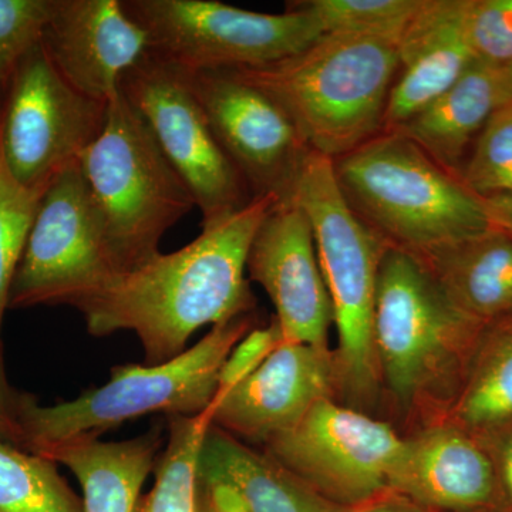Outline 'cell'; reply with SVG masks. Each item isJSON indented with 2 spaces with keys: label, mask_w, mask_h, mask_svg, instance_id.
Listing matches in <instances>:
<instances>
[{
  "label": "cell",
  "mask_w": 512,
  "mask_h": 512,
  "mask_svg": "<svg viewBox=\"0 0 512 512\" xmlns=\"http://www.w3.org/2000/svg\"><path fill=\"white\" fill-rule=\"evenodd\" d=\"M86 434L42 447L35 454L69 468L83 490V512H134L141 488L163 447L160 424L123 441Z\"/></svg>",
  "instance_id": "cell-20"
},
{
  "label": "cell",
  "mask_w": 512,
  "mask_h": 512,
  "mask_svg": "<svg viewBox=\"0 0 512 512\" xmlns=\"http://www.w3.org/2000/svg\"><path fill=\"white\" fill-rule=\"evenodd\" d=\"M254 328V313L212 326L200 342L174 359L160 365L116 366L109 382L70 402L42 406L33 394L22 393L23 450L36 453L86 434L100 437L150 413L168 417L204 413L214 403L221 367L229 353Z\"/></svg>",
  "instance_id": "cell-6"
},
{
  "label": "cell",
  "mask_w": 512,
  "mask_h": 512,
  "mask_svg": "<svg viewBox=\"0 0 512 512\" xmlns=\"http://www.w3.org/2000/svg\"><path fill=\"white\" fill-rule=\"evenodd\" d=\"M503 70V82L505 89V96H507V104H512V62L507 66L501 67Z\"/></svg>",
  "instance_id": "cell-37"
},
{
  "label": "cell",
  "mask_w": 512,
  "mask_h": 512,
  "mask_svg": "<svg viewBox=\"0 0 512 512\" xmlns=\"http://www.w3.org/2000/svg\"><path fill=\"white\" fill-rule=\"evenodd\" d=\"M403 448L389 421L323 399L264 451L330 503L352 508L392 490Z\"/></svg>",
  "instance_id": "cell-11"
},
{
  "label": "cell",
  "mask_w": 512,
  "mask_h": 512,
  "mask_svg": "<svg viewBox=\"0 0 512 512\" xmlns=\"http://www.w3.org/2000/svg\"><path fill=\"white\" fill-rule=\"evenodd\" d=\"M198 483L234 490L249 512H346L245 441L211 423L198 454Z\"/></svg>",
  "instance_id": "cell-19"
},
{
  "label": "cell",
  "mask_w": 512,
  "mask_h": 512,
  "mask_svg": "<svg viewBox=\"0 0 512 512\" xmlns=\"http://www.w3.org/2000/svg\"><path fill=\"white\" fill-rule=\"evenodd\" d=\"M22 392L10 386L6 376L3 350L0 352V441L23 450V434L19 423Z\"/></svg>",
  "instance_id": "cell-32"
},
{
  "label": "cell",
  "mask_w": 512,
  "mask_h": 512,
  "mask_svg": "<svg viewBox=\"0 0 512 512\" xmlns=\"http://www.w3.org/2000/svg\"><path fill=\"white\" fill-rule=\"evenodd\" d=\"M478 440L493 458L505 507L512 512V426Z\"/></svg>",
  "instance_id": "cell-33"
},
{
  "label": "cell",
  "mask_w": 512,
  "mask_h": 512,
  "mask_svg": "<svg viewBox=\"0 0 512 512\" xmlns=\"http://www.w3.org/2000/svg\"><path fill=\"white\" fill-rule=\"evenodd\" d=\"M392 490L431 512L507 508L487 448L450 420L404 436Z\"/></svg>",
  "instance_id": "cell-17"
},
{
  "label": "cell",
  "mask_w": 512,
  "mask_h": 512,
  "mask_svg": "<svg viewBox=\"0 0 512 512\" xmlns=\"http://www.w3.org/2000/svg\"><path fill=\"white\" fill-rule=\"evenodd\" d=\"M468 12L470 0H423L397 43L400 69L387 101L383 133L407 123L477 62Z\"/></svg>",
  "instance_id": "cell-18"
},
{
  "label": "cell",
  "mask_w": 512,
  "mask_h": 512,
  "mask_svg": "<svg viewBox=\"0 0 512 512\" xmlns=\"http://www.w3.org/2000/svg\"><path fill=\"white\" fill-rule=\"evenodd\" d=\"M40 43L74 89L106 103L148 52L146 32L121 0H52Z\"/></svg>",
  "instance_id": "cell-16"
},
{
  "label": "cell",
  "mask_w": 512,
  "mask_h": 512,
  "mask_svg": "<svg viewBox=\"0 0 512 512\" xmlns=\"http://www.w3.org/2000/svg\"><path fill=\"white\" fill-rule=\"evenodd\" d=\"M399 69L394 40L323 35L279 62L229 72L271 97L309 151L335 161L383 133Z\"/></svg>",
  "instance_id": "cell-4"
},
{
  "label": "cell",
  "mask_w": 512,
  "mask_h": 512,
  "mask_svg": "<svg viewBox=\"0 0 512 512\" xmlns=\"http://www.w3.org/2000/svg\"><path fill=\"white\" fill-rule=\"evenodd\" d=\"M120 92L147 121L187 184L202 215L201 227L241 210L254 198L212 133L180 67L147 52L123 77Z\"/></svg>",
  "instance_id": "cell-12"
},
{
  "label": "cell",
  "mask_w": 512,
  "mask_h": 512,
  "mask_svg": "<svg viewBox=\"0 0 512 512\" xmlns=\"http://www.w3.org/2000/svg\"><path fill=\"white\" fill-rule=\"evenodd\" d=\"M487 329L458 311L420 258L384 249L373 338L382 393L409 434L447 420Z\"/></svg>",
  "instance_id": "cell-2"
},
{
  "label": "cell",
  "mask_w": 512,
  "mask_h": 512,
  "mask_svg": "<svg viewBox=\"0 0 512 512\" xmlns=\"http://www.w3.org/2000/svg\"><path fill=\"white\" fill-rule=\"evenodd\" d=\"M447 420L477 439L512 426V330L487 329Z\"/></svg>",
  "instance_id": "cell-23"
},
{
  "label": "cell",
  "mask_w": 512,
  "mask_h": 512,
  "mask_svg": "<svg viewBox=\"0 0 512 512\" xmlns=\"http://www.w3.org/2000/svg\"><path fill=\"white\" fill-rule=\"evenodd\" d=\"M114 275L92 191L79 163L70 165L40 197L10 286L8 308H74Z\"/></svg>",
  "instance_id": "cell-10"
},
{
  "label": "cell",
  "mask_w": 512,
  "mask_h": 512,
  "mask_svg": "<svg viewBox=\"0 0 512 512\" xmlns=\"http://www.w3.org/2000/svg\"><path fill=\"white\" fill-rule=\"evenodd\" d=\"M181 70L212 133L252 195L288 198L309 150L281 107L229 70Z\"/></svg>",
  "instance_id": "cell-13"
},
{
  "label": "cell",
  "mask_w": 512,
  "mask_h": 512,
  "mask_svg": "<svg viewBox=\"0 0 512 512\" xmlns=\"http://www.w3.org/2000/svg\"><path fill=\"white\" fill-rule=\"evenodd\" d=\"M0 512H83L55 461L0 441Z\"/></svg>",
  "instance_id": "cell-25"
},
{
  "label": "cell",
  "mask_w": 512,
  "mask_h": 512,
  "mask_svg": "<svg viewBox=\"0 0 512 512\" xmlns=\"http://www.w3.org/2000/svg\"><path fill=\"white\" fill-rule=\"evenodd\" d=\"M146 32L148 52L190 72L266 66L323 36L318 22L288 3L259 13L218 0H121Z\"/></svg>",
  "instance_id": "cell-8"
},
{
  "label": "cell",
  "mask_w": 512,
  "mask_h": 512,
  "mask_svg": "<svg viewBox=\"0 0 512 512\" xmlns=\"http://www.w3.org/2000/svg\"><path fill=\"white\" fill-rule=\"evenodd\" d=\"M43 194L20 187L0 151V352L3 316L8 311L9 292L22 258L30 225Z\"/></svg>",
  "instance_id": "cell-27"
},
{
  "label": "cell",
  "mask_w": 512,
  "mask_h": 512,
  "mask_svg": "<svg viewBox=\"0 0 512 512\" xmlns=\"http://www.w3.org/2000/svg\"><path fill=\"white\" fill-rule=\"evenodd\" d=\"M461 178L484 200L512 192V104L495 111L478 134Z\"/></svg>",
  "instance_id": "cell-28"
},
{
  "label": "cell",
  "mask_w": 512,
  "mask_h": 512,
  "mask_svg": "<svg viewBox=\"0 0 512 512\" xmlns=\"http://www.w3.org/2000/svg\"><path fill=\"white\" fill-rule=\"evenodd\" d=\"M52 0H0V96L22 57L40 42Z\"/></svg>",
  "instance_id": "cell-29"
},
{
  "label": "cell",
  "mask_w": 512,
  "mask_h": 512,
  "mask_svg": "<svg viewBox=\"0 0 512 512\" xmlns=\"http://www.w3.org/2000/svg\"><path fill=\"white\" fill-rule=\"evenodd\" d=\"M107 111L109 103L74 89L37 43L0 96V151L13 180L43 194L100 136Z\"/></svg>",
  "instance_id": "cell-9"
},
{
  "label": "cell",
  "mask_w": 512,
  "mask_h": 512,
  "mask_svg": "<svg viewBox=\"0 0 512 512\" xmlns=\"http://www.w3.org/2000/svg\"><path fill=\"white\" fill-rule=\"evenodd\" d=\"M423 262L441 291L468 318L490 328L511 315L510 235L491 232Z\"/></svg>",
  "instance_id": "cell-22"
},
{
  "label": "cell",
  "mask_w": 512,
  "mask_h": 512,
  "mask_svg": "<svg viewBox=\"0 0 512 512\" xmlns=\"http://www.w3.org/2000/svg\"><path fill=\"white\" fill-rule=\"evenodd\" d=\"M493 326H497V328L512 330V313L511 315H508L507 318H504L503 320H500V322L495 323Z\"/></svg>",
  "instance_id": "cell-38"
},
{
  "label": "cell",
  "mask_w": 512,
  "mask_h": 512,
  "mask_svg": "<svg viewBox=\"0 0 512 512\" xmlns=\"http://www.w3.org/2000/svg\"><path fill=\"white\" fill-rule=\"evenodd\" d=\"M318 22L323 35L383 37L399 43L423 0H302L289 2Z\"/></svg>",
  "instance_id": "cell-26"
},
{
  "label": "cell",
  "mask_w": 512,
  "mask_h": 512,
  "mask_svg": "<svg viewBox=\"0 0 512 512\" xmlns=\"http://www.w3.org/2000/svg\"><path fill=\"white\" fill-rule=\"evenodd\" d=\"M346 512H431L421 507L416 501L410 500L406 495L389 490L376 495L365 503L348 508Z\"/></svg>",
  "instance_id": "cell-35"
},
{
  "label": "cell",
  "mask_w": 512,
  "mask_h": 512,
  "mask_svg": "<svg viewBox=\"0 0 512 512\" xmlns=\"http://www.w3.org/2000/svg\"><path fill=\"white\" fill-rule=\"evenodd\" d=\"M284 340L275 319L264 328L252 329L239 340L222 365L215 396H222L252 375Z\"/></svg>",
  "instance_id": "cell-31"
},
{
  "label": "cell",
  "mask_w": 512,
  "mask_h": 512,
  "mask_svg": "<svg viewBox=\"0 0 512 512\" xmlns=\"http://www.w3.org/2000/svg\"><path fill=\"white\" fill-rule=\"evenodd\" d=\"M468 33L477 60L507 66L512 62V0H470Z\"/></svg>",
  "instance_id": "cell-30"
},
{
  "label": "cell",
  "mask_w": 512,
  "mask_h": 512,
  "mask_svg": "<svg viewBox=\"0 0 512 512\" xmlns=\"http://www.w3.org/2000/svg\"><path fill=\"white\" fill-rule=\"evenodd\" d=\"M308 218L338 332V400L372 414L382 396L373 338L377 278L387 245L349 207L330 158L308 151L289 197Z\"/></svg>",
  "instance_id": "cell-5"
},
{
  "label": "cell",
  "mask_w": 512,
  "mask_h": 512,
  "mask_svg": "<svg viewBox=\"0 0 512 512\" xmlns=\"http://www.w3.org/2000/svg\"><path fill=\"white\" fill-rule=\"evenodd\" d=\"M504 106L503 70L477 60L446 93L393 131L409 137L437 163L461 175L467 148Z\"/></svg>",
  "instance_id": "cell-21"
},
{
  "label": "cell",
  "mask_w": 512,
  "mask_h": 512,
  "mask_svg": "<svg viewBox=\"0 0 512 512\" xmlns=\"http://www.w3.org/2000/svg\"><path fill=\"white\" fill-rule=\"evenodd\" d=\"M214 406L197 416L168 417V443L158 457L156 480L140 495L134 512H195L198 454L212 423Z\"/></svg>",
  "instance_id": "cell-24"
},
{
  "label": "cell",
  "mask_w": 512,
  "mask_h": 512,
  "mask_svg": "<svg viewBox=\"0 0 512 512\" xmlns=\"http://www.w3.org/2000/svg\"><path fill=\"white\" fill-rule=\"evenodd\" d=\"M79 165L99 210L116 274L160 254L165 232L197 208L153 130L121 92L110 101L103 131Z\"/></svg>",
  "instance_id": "cell-7"
},
{
  "label": "cell",
  "mask_w": 512,
  "mask_h": 512,
  "mask_svg": "<svg viewBox=\"0 0 512 512\" xmlns=\"http://www.w3.org/2000/svg\"><path fill=\"white\" fill-rule=\"evenodd\" d=\"M468 512H511V511H508L507 508H493V510H478V511H468Z\"/></svg>",
  "instance_id": "cell-39"
},
{
  "label": "cell",
  "mask_w": 512,
  "mask_h": 512,
  "mask_svg": "<svg viewBox=\"0 0 512 512\" xmlns=\"http://www.w3.org/2000/svg\"><path fill=\"white\" fill-rule=\"evenodd\" d=\"M349 207L387 247L426 259L500 231L487 201L414 141L390 131L333 161Z\"/></svg>",
  "instance_id": "cell-3"
},
{
  "label": "cell",
  "mask_w": 512,
  "mask_h": 512,
  "mask_svg": "<svg viewBox=\"0 0 512 512\" xmlns=\"http://www.w3.org/2000/svg\"><path fill=\"white\" fill-rule=\"evenodd\" d=\"M279 201L252 198L241 210L201 227L200 237L171 254H158L117 274L101 291L77 303L87 332L106 338L134 332L146 365H160L187 350L202 326L252 313L247 259L259 225Z\"/></svg>",
  "instance_id": "cell-1"
},
{
  "label": "cell",
  "mask_w": 512,
  "mask_h": 512,
  "mask_svg": "<svg viewBox=\"0 0 512 512\" xmlns=\"http://www.w3.org/2000/svg\"><path fill=\"white\" fill-rule=\"evenodd\" d=\"M247 271L275 306L274 319L285 340L329 349L332 303L311 225L292 198L276 202L259 225Z\"/></svg>",
  "instance_id": "cell-14"
},
{
  "label": "cell",
  "mask_w": 512,
  "mask_h": 512,
  "mask_svg": "<svg viewBox=\"0 0 512 512\" xmlns=\"http://www.w3.org/2000/svg\"><path fill=\"white\" fill-rule=\"evenodd\" d=\"M323 399H338L333 349L284 340L252 375L215 396L212 424L265 446Z\"/></svg>",
  "instance_id": "cell-15"
},
{
  "label": "cell",
  "mask_w": 512,
  "mask_h": 512,
  "mask_svg": "<svg viewBox=\"0 0 512 512\" xmlns=\"http://www.w3.org/2000/svg\"><path fill=\"white\" fill-rule=\"evenodd\" d=\"M195 512H249L234 490L221 484L198 483Z\"/></svg>",
  "instance_id": "cell-34"
},
{
  "label": "cell",
  "mask_w": 512,
  "mask_h": 512,
  "mask_svg": "<svg viewBox=\"0 0 512 512\" xmlns=\"http://www.w3.org/2000/svg\"><path fill=\"white\" fill-rule=\"evenodd\" d=\"M485 201L493 215L495 225L501 232L512 237V192L495 195Z\"/></svg>",
  "instance_id": "cell-36"
}]
</instances>
